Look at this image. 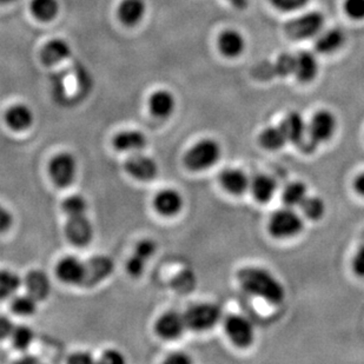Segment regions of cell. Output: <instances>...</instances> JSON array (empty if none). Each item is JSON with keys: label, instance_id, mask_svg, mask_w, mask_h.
<instances>
[{"label": "cell", "instance_id": "cell-5", "mask_svg": "<svg viewBox=\"0 0 364 364\" xmlns=\"http://www.w3.org/2000/svg\"><path fill=\"white\" fill-rule=\"evenodd\" d=\"M185 326L190 330H210L221 319V310L214 303H199L185 312Z\"/></svg>", "mask_w": 364, "mask_h": 364}, {"label": "cell", "instance_id": "cell-8", "mask_svg": "<svg viewBox=\"0 0 364 364\" xmlns=\"http://www.w3.org/2000/svg\"><path fill=\"white\" fill-rule=\"evenodd\" d=\"M50 175L53 183L59 188H66L73 183L77 173V163L72 154L61 152L50 161Z\"/></svg>", "mask_w": 364, "mask_h": 364}, {"label": "cell", "instance_id": "cell-25", "mask_svg": "<svg viewBox=\"0 0 364 364\" xmlns=\"http://www.w3.org/2000/svg\"><path fill=\"white\" fill-rule=\"evenodd\" d=\"M149 108L154 116L166 118L173 115L176 108V99L169 91L158 90L151 94Z\"/></svg>", "mask_w": 364, "mask_h": 364}, {"label": "cell", "instance_id": "cell-48", "mask_svg": "<svg viewBox=\"0 0 364 364\" xmlns=\"http://www.w3.org/2000/svg\"><path fill=\"white\" fill-rule=\"evenodd\" d=\"M13 0H0V5L3 4H8V3H12Z\"/></svg>", "mask_w": 364, "mask_h": 364}, {"label": "cell", "instance_id": "cell-2", "mask_svg": "<svg viewBox=\"0 0 364 364\" xmlns=\"http://www.w3.org/2000/svg\"><path fill=\"white\" fill-rule=\"evenodd\" d=\"M336 126L337 122L334 113L328 110H321L312 116L310 123L307 125V136L298 147L305 154H312L319 144L327 142L333 137Z\"/></svg>", "mask_w": 364, "mask_h": 364}, {"label": "cell", "instance_id": "cell-22", "mask_svg": "<svg viewBox=\"0 0 364 364\" xmlns=\"http://www.w3.org/2000/svg\"><path fill=\"white\" fill-rule=\"evenodd\" d=\"M71 56V48L63 39H52L46 43L41 52V59L48 66L59 64Z\"/></svg>", "mask_w": 364, "mask_h": 364}, {"label": "cell", "instance_id": "cell-42", "mask_svg": "<svg viewBox=\"0 0 364 364\" xmlns=\"http://www.w3.org/2000/svg\"><path fill=\"white\" fill-rule=\"evenodd\" d=\"M13 223V217L11 212L0 204V233H4L10 229Z\"/></svg>", "mask_w": 364, "mask_h": 364}, {"label": "cell", "instance_id": "cell-13", "mask_svg": "<svg viewBox=\"0 0 364 364\" xmlns=\"http://www.w3.org/2000/svg\"><path fill=\"white\" fill-rule=\"evenodd\" d=\"M84 270V263L75 256H68L57 264V276L68 284L82 286Z\"/></svg>", "mask_w": 364, "mask_h": 364}, {"label": "cell", "instance_id": "cell-41", "mask_svg": "<svg viewBox=\"0 0 364 364\" xmlns=\"http://www.w3.org/2000/svg\"><path fill=\"white\" fill-rule=\"evenodd\" d=\"M102 363L123 364L125 362L124 356L115 349H109L104 351L102 355Z\"/></svg>", "mask_w": 364, "mask_h": 364}, {"label": "cell", "instance_id": "cell-19", "mask_svg": "<svg viewBox=\"0 0 364 364\" xmlns=\"http://www.w3.org/2000/svg\"><path fill=\"white\" fill-rule=\"evenodd\" d=\"M25 288L27 295L37 300H44L48 298L51 291V283L49 276L41 270H32L25 278Z\"/></svg>", "mask_w": 364, "mask_h": 364}, {"label": "cell", "instance_id": "cell-11", "mask_svg": "<svg viewBox=\"0 0 364 364\" xmlns=\"http://www.w3.org/2000/svg\"><path fill=\"white\" fill-rule=\"evenodd\" d=\"M187 329L184 316L176 312H168L157 319L154 330L159 337L168 341L180 338Z\"/></svg>", "mask_w": 364, "mask_h": 364}, {"label": "cell", "instance_id": "cell-33", "mask_svg": "<svg viewBox=\"0 0 364 364\" xmlns=\"http://www.w3.org/2000/svg\"><path fill=\"white\" fill-rule=\"evenodd\" d=\"M12 312L19 316L34 315L37 310V300L32 298L30 295H20L12 300Z\"/></svg>", "mask_w": 364, "mask_h": 364}, {"label": "cell", "instance_id": "cell-24", "mask_svg": "<svg viewBox=\"0 0 364 364\" xmlns=\"http://www.w3.org/2000/svg\"><path fill=\"white\" fill-rule=\"evenodd\" d=\"M113 145L123 152H139L147 145V137L143 132L136 130H125L116 135Z\"/></svg>", "mask_w": 364, "mask_h": 364}, {"label": "cell", "instance_id": "cell-7", "mask_svg": "<svg viewBox=\"0 0 364 364\" xmlns=\"http://www.w3.org/2000/svg\"><path fill=\"white\" fill-rule=\"evenodd\" d=\"M226 335L238 348H248L255 340V331L252 323L243 316L230 315L224 322Z\"/></svg>", "mask_w": 364, "mask_h": 364}, {"label": "cell", "instance_id": "cell-35", "mask_svg": "<svg viewBox=\"0 0 364 364\" xmlns=\"http://www.w3.org/2000/svg\"><path fill=\"white\" fill-rule=\"evenodd\" d=\"M343 8L349 18L354 20H363L364 0H344Z\"/></svg>", "mask_w": 364, "mask_h": 364}, {"label": "cell", "instance_id": "cell-46", "mask_svg": "<svg viewBox=\"0 0 364 364\" xmlns=\"http://www.w3.org/2000/svg\"><path fill=\"white\" fill-rule=\"evenodd\" d=\"M354 189L358 195L364 197V173H360L354 180Z\"/></svg>", "mask_w": 364, "mask_h": 364}, {"label": "cell", "instance_id": "cell-3", "mask_svg": "<svg viewBox=\"0 0 364 364\" xmlns=\"http://www.w3.org/2000/svg\"><path fill=\"white\" fill-rule=\"evenodd\" d=\"M221 145L214 139H203L184 154V166L191 171L209 169L221 158Z\"/></svg>", "mask_w": 364, "mask_h": 364}, {"label": "cell", "instance_id": "cell-23", "mask_svg": "<svg viewBox=\"0 0 364 364\" xmlns=\"http://www.w3.org/2000/svg\"><path fill=\"white\" fill-rule=\"evenodd\" d=\"M147 12L144 0H123L118 6V18L126 27H135Z\"/></svg>", "mask_w": 364, "mask_h": 364}, {"label": "cell", "instance_id": "cell-14", "mask_svg": "<svg viewBox=\"0 0 364 364\" xmlns=\"http://www.w3.org/2000/svg\"><path fill=\"white\" fill-rule=\"evenodd\" d=\"M319 73V61L315 54L308 51H302L295 56L293 72L300 83H310Z\"/></svg>", "mask_w": 364, "mask_h": 364}, {"label": "cell", "instance_id": "cell-39", "mask_svg": "<svg viewBox=\"0 0 364 364\" xmlns=\"http://www.w3.org/2000/svg\"><path fill=\"white\" fill-rule=\"evenodd\" d=\"M145 265H147V261L139 259L138 256L133 254L126 262V271L131 275L132 277H139L145 270Z\"/></svg>", "mask_w": 364, "mask_h": 364}, {"label": "cell", "instance_id": "cell-44", "mask_svg": "<svg viewBox=\"0 0 364 364\" xmlns=\"http://www.w3.org/2000/svg\"><path fill=\"white\" fill-rule=\"evenodd\" d=\"M71 364H89L94 362V357L89 353H75L68 360Z\"/></svg>", "mask_w": 364, "mask_h": 364}, {"label": "cell", "instance_id": "cell-36", "mask_svg": "<svg viewBox=\"0 0 364 364\" xmlns=\"http://www.w3.org/2000/svg\"><path fill=\"white\" fill-rule=\"evenodd\" d=\"M310 0H270L275 8L283 12H295L302 10Z\"/></svg>", "mask_w": 364, "mask_h": 364}, {"label": "cell", "instance_id": "cell-27", "mask_svg": "<svg viewBox=\"0 0 364 364\" xmlns=\"http://www.w3.org/2000/svg\"><path fill=\"white\" fill-rule=\"evenodd\" d=\"M259 143L265 150L276 151L284 147L288 143V139L282 130L281 125H277L264 129L259 133Z\"/></svg>", "mask_w": 364, "mask_h": 364}, {"label": "cell", "instance_id": "cell-43", "mask_svg": "<svg viewBox=\"0 0 364 364\" xmlns=\"http://www.w3.org/2000/svg\"><path fill=\"white\" fill-rule=\"evenodd\" d=\"M15 324L8 317H0V340H6L11 337L12 331L15 329Z\"/></svg>", "mask_w": 364, "mask_h": 364}, {"label": "cell", "instance_id": "cell-20", "mask_svg": "<svg viewBox=\"0 0 364 364\" xmlns=\"http://www.w3.org/2000/svg\"><path fill=\"white\" fill-rule=\"evenodd\" d=\"M5 122L13 131H25L34 123V113L24 104H15L5 113Z\"/></svg>", "mask_w": 364, "mask_h": 364}, {"label": "cell", "instance_id": "cell-28", "mask_svg": "<svg viewBox=\"0 0 364 364\" xmlns=\"http://www.w3.org/2000/svg\"><path fill=\"white\" fill-rule=\"evenodd\" d=\"M30 8L34 18L42 22H51L59 12V3L58 0H32Z\"/></svg>", "mask_w": 364, "mask_h": 364}, {"label": "cell", "instance_id": "cell-38", "mask_svg": "<svg viewBox=\"0 0 364 364\" xmlns=\"http://www.w3.org/2000/svg\"><path fill=\"white\" fill-rule=\"evenodd\" d=\"M293 61L295 57L290 54H282L276 61V73L279 75H291L293 72Z\"/></svg>", "mask_w": 364, "mask_h": 364}, {"label": "cell", "instance_id": "cell-34", "mask_svg": "<svg viewBox=\"0 0 364 364\" xmlns=\"http://www.w3.org/2000/svg\"><path fill=\"white\" fill-rule=\"evenodd\" d=\"M61 209L68 217L85 214L87 209V199L83 196L73 195L65 199L61 204Z\"/></svg>", "mask_w": 364, "mask_h": 364}, {"label": "cell", "instance_id": "cell-1", "mask_svg": "<svg viewBox=\"0 0 364 364\" xmlns=\"http://www.w3.org/2000/svg\"><path fill=\"white\" fill-rule=\"evenodd\" d=\"M237 281L247 293L263 298L271 305H281L286 298L284 286L270 272L261 268H242L237 272Z\"/></svg>", "mask_w": 364, "mask_h": 364}, {"label": "cell", "instance_id": "cell-32", "mask_svg": "<svg viewBox=\"0 0 364 364\" xmlns=\"http://www.w3.org/2000/svg\"><path fill=\"white\" fill-rule=\"evenodd\" d=\"M12 346L17 350H27L34 341V330L27 326L15 327L11 335Z\"/></svg>", "mask_w": 364, "mask_h": 364}, {"label": "cell", "instance_id": "cell-15", "mask_svg": "<svg viewBox=\"0 0 364 364\" xmlns=\"http://www.w3.org/2000/svg\"><path fill=\"white\" fill-rule=\"evenodd\" d=\"M154 207L158 214L171 217L178 214L183 208V198L180 192L173 189H164L158 192L154 199Z\"/></svg>", "mask_w": 364, "mask_h": 364}, {"label": "cell", "instance_id": "cell-49", "mask_svg": "<svg viewBox=\"0 0 364 364\" xmlns=\"http://www.w3.org/2000/svg\"><path fill=\"white\" fill-rule=\"evenodd\" d=\"M361 240H362V242H364V233H362V236H361Z\"/></svg>", "mask_w": 364, "mask_h": 364}, {"label": "cell", "instance_id": "cell-30", "mask_svg": "<svg viewBox=\"0 0 364 364\" xmlns=\"http://www.w3.org/2000/svg\"><path fill=\"white\" fill-rule=\"evenodd\" d=\"M22 286L18 275L10 270H0V300L13 296Z\"/></svg>", "mask_w": 364, "mask_h": 364}, {"label": "cell", "instance_id": "cell-47", "mask_svg": "<svg viewBox=\"0 0 364 364\" xmlns=\"http://www.w3.org/2000/svg\"><path fill=\"white\" fill-rule=\"evenodd\" d=\"M228 1L233 5V8H238V10L247 8L249 3V0H228Z\"/></svg>", "mask_w": 364, "mask_h": 364}, {"label": "cell", "instance_id": "cell-31", "mask_svg": "<svg viewBox=\"0 0 364 364\" xmlns=\"http://www.w3.org/2000/svg\"><path fill=\"white\" fill-rule=\"evenodd\" d=\"M300 207L305 217L312 219V221L321 219L326 212V204L323 202V199L315 197V196L307 197Z\"/></svg>", "mask_w": 364, "mask_h": 364}, {"label": "cell", "instance_id": "cell-45", "mask_svg": "<svg viewBox=\"0 0 364 364\" xmlns=\"http://www.w3.org/2000/svg\"><path fill=\"white\" fill-rule=\"evenodd\" d=\"M166 362L168 364H190L191 358H189L188 355H185V354L175 353L168 357Z\"/></svg>", "mask_w": 364, "mask_h": 364}, {"label": "cell", "instance_id": "cell-37", "mask_svg": "<svg viewBox=\"0 0 364 364\" xmlns=\"http://www.w3.org/2000/svg\"><path fill=\"white\" fill-rule=\"evenodd\" d=\"M157 249V245L152 240H142L137 243L135 248V255L138 256L139 259H144V261H149V259L154 255Z\"/></svg>", "mask_w": 364, "mask_h": 364}, {"label": "cell", "instance_id": "cell-12", "mask_svg": "<svg viewBox=\"0 0 364 364\" xmlns=\"http://www.w3.org/2000/svg\"><path fill=\"white\" fill-rule=\"evenodd\" d=\"M65 233L72 245L77 247H85L90 243L94 237V228L91 221L82 216L68 217V223L65 226Z\"/></svg>", "mask_w": 364, "mask_h": 364}, {"label": "cell", "instance_id": "cell-10", "mask_svg": "<svg viewBox=\"0 0 364 364\" xmlns=\"http://www.w3.org/2000/svg\"><path fill=\"white\" fill-rule=\"evenodd\" d=\"M125 170L136 180L147 182L157 176L158 166L154 159L149 156L135 152L125 161Z\"/></svg>", "mask_w": 364, "mask_h": 364}, {"label": "cell", "instance_id": "cell-40", "mask_svg": "<svg viewBox=\"0 0 364 364\" xmlns=\"http://www.w3.org/2000/svg\"><path fill=\"white\" fill-rule=\"evenodd\" d=\"M353 270L358 277L364 278V242L361 240L360 247L357 249L356 254L353 257Z\"/></svg>", "mask_w": 364, "mask_h": 364}, {"label": "cell", "instance_id": "cell-16", "mask_svg": "<svg viewBox=\"0 0 364 364\" xmlns=\"http://www.w3.org/2000/svg\"><path fill=\"white\" fill-rule=\"evenodd\" d=\"M217 44L221 54L226 58H237L245 52V37L243 34L233 29L223 31L218 37Z\"/></svg>", "mask_w": 364, "mask_h": 364}, {"label": "cell", "instance_id": "cell-6", "mask_svg": "<svg viewBox=\"0 0 364 364\" xmlns=\"http://www.w3.org/2000/svg\"><path fill=\"white\" fill-rule=\"evenodd\" d=\"M303 219L291 208L276 211L268 223L269 233L275 238L296 236L303 230Z\"/></svg>", "mask_w": 364, "mask_h": 364}, {"label": "cell", "instance_id": "cell-18", "mask_svg": "<svg viewBox=\"0 0 364 364\" xmlns=\"http://www.w3.org/2000/svg\"><path fill=\"white\" fill-rule=\"evenodd\" d=\"M346 36L340 29L321 31L316 36L315 49L321 54H333L344 45Z\"/></svg>", "mask_w": 364, "mask_h": 364}, {"label": "cell", "instance_id": "cell-29", "mask_svg": "<svg viewBox=\"0 0 364 364\" xmlns=\"http://www.w3.org/2000/svg\"><path fill=\"white\" fill-rule=\"evenodd\" d=\"M307 197H308V189L302 182H293L286 185L282 195L283 203L288 208L300 207Z\"/></svg>", "mask_w": 364, "mask_h": 364}, {"label": "cell", "instance_id": "cell-21", "mask_svg": "<svg viewBox=\"0 0 364 364\" xmlns=\"http://www.w3.org/2000/svg\"><path fill=\"white\" fill-rule=\"evenodd\" d=\"M219 182L223 189L236 196L247 191L250 185L248 176L243 171L233 168H228L219 173Z\"/></svg>", "mask_w": 364, "mask_h": 364}, {"label": "cell", "instance_id": "cell-26", "mask_svg": "<svg viewBox=\"0 0 364 364\" xmlns=\"http://www.w3.org/2000/svg\"><path fill=\"white\" fill-rule=\"evenodd\" d=\"M252 188V196L259 203H268L274 198L277 184L274 178L267 175H259L249 185Z\"/></svg>", "mask_w": 364, "mask_h": 364}, {"label": "cell", "instance_id": "cell-17", "mask_svg": "<svg viewBox=\"0 0 364 364\" xmlns=\"http://www.w3.org/2000/svg\"><path fill=\"white\" fill-rule=\"evenodd\" d=\"M279 125L288 139V143L290 142L295 145H300L305 140L307 136V124L300 113L296 111L288 113Z\"/></svg>", "mask_w": 364, "mask_h": 364}, {"label": "cell", "instance_id": "cell-9", "mask_svg": "<svg viewBox=\"0 0 364 364\" xmlns=\"http://www.w3.org/2000/svg\"><path fill=\"white\" fill-rule=\"evenodd\" d=\"M84 278L82 286L91 288L97 286L98 283L104 281L112 274L115 269L113 261L108 256H94L84 263Z\"/></svg>", "mask_w": 364, "mask_h": 364}, {"label": "cell", "instance_id": "cell-4", "mask_svg": "<svg viewBox=\"0 0 364 364\" xmlns=\"http://www.w3.org/2000/svg\"><path fill=\"white\" fill-rule=\"evenodd\" d=\"M326 24L321 12L310 11L289 20L286 25L288 37L295 41H305L317 36Z\"/></svg>", "mask_w": 364, "mask_h": 364}]
</instances>
